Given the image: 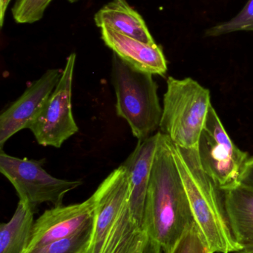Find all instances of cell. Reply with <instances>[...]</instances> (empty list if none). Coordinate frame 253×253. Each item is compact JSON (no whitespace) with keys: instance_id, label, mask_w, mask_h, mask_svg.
<instances>
[{"instance_id":"1","label":"cell","mask_w":253,"mask_h":253,"mask_svg":"<svg viewBox=\"0 0 253 253\" xmlns=\"http://www.w3.org/2000/svg\"><path fill=\"white\" fill-rule=\"evenodd\" d=\"M196 222L175 161L173 143L158 132L144 207L143 230L170 253L187 227Z\"/></svg>"},{"instance_id":"2","label":"cell","mask_w":253,"mask_h":253,"mask_svg":"<svg viewBox=\"0 0 253 253\" xmlns=\"http://www.w3.org/2000/svg\"><path fill=\"white\" fill-rule=\"evenodd\" d=\"M173 151L195 221L209 249L213 253L242 251L230 227L224 191L202 168L198 150L173 143Z\"/></svg>"},{"instance_id":"3","label":"cell","mask_w":253,"mask_h":253,"mask_svg":"<svg viewBox=\"0 0 253 253\" xmlns=\"http://www.w3.org/2000/svg\"><path fill=\"white\" fill-rule=\"evenodd\" d=\"M153 76L135 69L113 53L111 83L117 99L116 111L127 122L138 141L151 136L160 127L163 108Z\"/></svg>"},{"instance_id":"4","label":"cell","mask_w":253,"mask_h":253,"mask_svg":"<svg viewBox=\"0 0 253 253\" xmlns=\"http://www.w3.org/2000/svg\"><path fill=\"white\" fill-rule=\"evenodd\" d=\"M160 128L175 145L198 149L211 105L210 92L191 78L169 77Z\"/></svg>"},{"instance_id":"5","label":"cell","mask_w":253,"mask_h":253,"mask_svg":"<svg viewBox=\"0 0 253 253\" xmlns=\"http://www.w3.org/2000/svg\"><path fill=\"white\" fill-rule=\"evenodd\" d=\"M43 160L19 159L1 150L0 172L11 183L19 200L33 210L42 204L62 205L67 193L80 187L81 181H68L52 176L43 168Z\"/></svg>"},{"instance_id":"6","label":"cell","mask_w":253,"mask_h":253,"mask_svg":"<svg viewBox=\"0 0 253 253\" xmlns=\"http://www.w3.org/2000/svg\"><path fill=\"white\" fill-rule=\"evenodd\" d=\"M197 150L202 168L221 190L240 182L241 173L249 155L233 142L212 105Z\"/></svg>"},{"instance_id":"7","label":"cell","mask_w":253,"mask_h":253,"mask_svg":"<svg viewBox=\"0 0 253 253\" xmlns=\"http://www.w3.org/2000/svg\"><path fill=\"white\" fill-rule=\"evenodd\" d=\"M75 62L76 54L71 53L67 58L59 83L28 127L40 145L60 148L78 132L71 103Z\"/></svg>"},{"instance_id":"8","label":"cell","mask_w":253,"mask_h":253,"mask_svg":"<svg viewBox=\"0 0 253 253\" xmlns=\"http://www.w3.org/2000/svg\"><path fill=\"white\" fill-rule=\"evenodd\" d=\"M93 231L86 253H102L120 218L129 208L130 180L123 165L113 170L93 193Z\"/></svg>"},{"instance_id":"9","label":"cell","mask_w":253,"mask_h":253,"mask_svg":"<svg viewBox=\"0 0 253 253\" xmlns=\"http://www.w3.org/2000/svg\"><path fill=\"white\" fill-rule=\"evenodd\" d=\"M94 195L82 203L53 207L34 222L32 237L26 253L44 248L81 231L94 219Z\"/></svg>"},{"instance_id":"10","label":"cell","mask_w":253,"mask_h":253,"mask_svg":"<svg viewBox=\"0 0 253 253\" xmlns=\"http://www.w3.org/2000/svg\"><path fill=\"white\" fill-rule=\"evenodd\" d=\"M59 69L48 70L0 115V146L16 132L29 127L60 80Z\"/></svg>"},{"instance_id":"11","label":"cell","mask_w":253,"mask_h":253,"mask_svg":"<svg viewBox=\"0 0 253 253\" xmlns=\"http://www.w3.org/2000/svg\"><path fill=\"white\" fill-rule=\"evenodd\" d=\"M101 38L107 47L135 69L163 77L167 62L160 45L149 44L107 28H101Z\"/></svg>"},{"instance_id":"12","label":"cell","mask_w":253,"mask_h":253,"mask_svg":"<svg viewBox=\"0 0 253 253\" xmlns=\"http://www.w3.org/2000/svg\"><path fill=\"white\" fill-rule=\"evenodd\" d=\"M157 140L158 132L138 141L135 150L121 165L127 169L130 180L129 211L134 221L141 227Z\"/></svg>"},{"instance_id":"13","label":"cell","mask_w":253,"mask_h":253,"mask_svg":"<svg viewBox=\"0 0 253 253\" xmlns=\"http://www.w3.org/2000/svg\"><path fill=\"white\" fill-rule=\"evenodd\" d=\"M95 24L149 44H155L145 21L126 0H112L95 15Z\"/></svg>"},{"instance_id":"14","label":"cell","mask_w":253,"mask_h":253,"mask_svg":"<svg viewBox=\"0 0 253 253\" xmlns=\"http://www.w3.org/2000/svg\"><path fill=\"white\" fill-rule=\"evenodd\" d=\"M223 191L229 222L236 241L243 249L253 247V186L239 182Z\"/></svg>"},{"instance_id":"15","label":"cell","mask_w":253,"mask_h":253,"mask_svg":"<svg viewBox=\"0 0 253 253\" xmlns=\"http://www.w3.org/2000/svg\"><path fill=\"white\" fill-rule=\"evenodd\" d=\"M34 211L19 201L11 219L0 226V253H25L32 237Z\"/></svg>"},{"instance_id":"16","label":"cell","mask_w":253,"mask_h":253,"mask_svg":"<svg viewBox=\"0 0 253 253\" xmlns=\"http://www.w3.org/2000/svg\"><path fill=\"white\" fill-rule=\"evenodd\" d=\"M94 219L81 231L67 239L50 244L37 251L26 253H85L92 239Z\"/></svg>"},{"instance_id":"17","label":"cell","mask_w":253,"mask_h":253,"mask_svg":"<svg viewBox=\"0 0 253 253\" xmlns=\"http://www.w3.org/2000/svg\"><path fill=\"white\" fill-rule=\"evenodd\" d=\"M237 31H253V0H249L244 8L230 20L206 30L205 37H220Z\"/></svg>"},{"instance_id":"18","label":"cell","mask_w":253,"mask_h":253,"mask_svg":"<svg viewBox=\"0 0 253 253\" xmlns=\"http://www.w3.org/2000/svg\"><path fill=\"white\" fill-rule=\"evenodd\" d=\"M52 0H16L12 7L13 19L17 23L31 24L43 17Z\"/></svg>"},{"instance_id":"19","label":"cell","mask_w":253,"mask_h":253,"mask_svg":"<svg viewBox=\"0 0 253 253\" xmlns=\"http://www.w3.org/2000/svg\"><path fill=\"white\" fill-rule=\"evenodd\" d=\"M170 253H213L196 222L187 227Z\"/></svg>"},{"instance_id":"20","label":"cell","mask_w":253,"mask_h":253,"mask_svg":"<svg viewBox=\"0 0 253 253\" xmlns=\"http://www.w3.org/2000/svg\"><path fill=\"white\" fill-rule=\"evenodd\" d=\"M133 253H163L160 245L154 239L147 236L139 248Z\"/></svg>"},{"instance_id":"21","label":"cell","mask_w":253,"mask_h":253,"mask_svg":"<svg viewBox=\"0 0 253 253\" xmlns=\"http://www.w3.org/2000/svg\"><path fill=\"white\" fill-rule=\"evenodd\" d=\"M240 182L253 186V156L245 163L240 176Z\"/></svg>"},{"instance_id":"22","label":"cell","mask_w":253,"mask_h":253,"mask_svg":"<svg viewBox=\"0 0 253 253\" xmlns=\"http://www.w3.org/2000/svg\"><path fill=\"white\" fill-rule=\"evenodd\" d=\"M11 0H0V5H1V15H0V19H1V26H2L3 22H4V13H5L6 10H7V6Z\"/></svg>"},{"instance_id":"23","label":"cell","mask_w":253,"mask_h":253,"mask_svg":"<svg viewBox=\"0 0 253 253\" xmlns=\"http://www.w3.org/2000/svg\"><path fill=\"white\" fill-rule=\"evenodd\" d=\"M236 253H253V247L245 248V249L242 250V251H239V252Z\"/></svg>"},{"instance_id":"24","label":"cell","mask_w":253,"mask_h":253,"mask_svg":"<svg viewBox=\"0 0 253 253\" xmlns=\"http://www.w3.org/2000/svg\"><path fill=\"white\" fill-rule=\"evenodd\" d=\"M68 1H69V2L73 3L75 2V1H79V0H68Z\"/></svg>"},{"instance_id":"25","label":"cell","mask_w":253,"mask_h":253,"mask_svg":"<svg viewBox=\"0 0 253 253\" xmlns=\"http://www.w3.org/2000/svg\"></svg>"}]
</instances>
